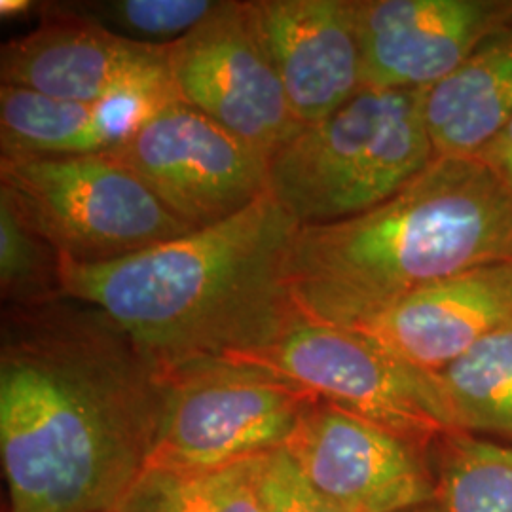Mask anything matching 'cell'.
Returning a JSON list of instances; mask_svg holds the SVG:
<instances>
[{"instance_id": "d4e9b609", "label": "cell", "mask_w": 512, "mask_h": 512, "mask_svg": "<svg viewBox=\"0 0 512 512\" xmlns=\"http://www.w3.org/2000/svg\"><path fill=\"white\" fill-rule=\"evenodd\" d=\"M406 512H442L440 511L439 505L437 503H431V505H425V507H418V509H412V511Z\"/></svg>"}, {"instance_id": "7a4b0ae2", "label": "cell", "mask_w": 512, "mask_h": 512, "mask_svg": "<svg viewBox=\"0 0 512 512\" xmlns=\"http://www.w3.org/2000/svg\"><path fill=\"white\" fill-rule=\"evenodd\" d=\"M298 228L266 192L230 219L135 255L61 258L63 294L105 311L162 378L226 361L306 321L289 283Z\"/></svg>"}, {"instance_id": "8fae6325", "label": "cell", "mask_w": 512, "mask_h": 512, "mask_svg": "<svg viewBox=\"0 0 512 512\" xmlns=\"http://www.w3.org/2000/svg\"><path fill=\"white\" fill-rule=\"evenodd\" d=\"M285 448L344 511L406 512L437 503L431 448L321 399Z\"/></svg>"}, {"instance_id": "277c9868", "label": "cell", "mask_w": 512, "mask_h": 512, "mask_svg": "<svg viewBox=\"0 0 512 512\" xmlns=\"http://www.w3.org/2000/svg\"><path fill=\"white\" fill-rule=\"evenodd\" d=\"M423 93L363 88L275 152L268 192L300 226L351 219L389 200L437 158Z\"/></svg>"}, {"instance_id": "4fadbf2b", "label": "cell", "mask_w": 512, "mask_h": 512, "mask_svg": "<svg viewBox=\"0 0 512 512\" xmlns=\"http://www.w3.org/2000/svg\"><path fill=\"white\" fill-rule=\"evenodd\" d=\"M251 10L304 128L327 120L363 90L355 0H253Z\"/></svg>"}, {"instance_id": "ba28073f", "label": "cell", "mask_w": 512, "mask_h": 512, "mask_svg": "<svg viewBox=\"0 0 512 512\" xmlns=\"http://www.w3.org/2000/svg\"><path fill=\"white\" fill-rule=\"evenodd\" d=\"M169 71L179 101L268 160L304 128L289 107L251 2H219L196 29L169 42Z\"/></svg>"}, {"instance_id": "7402d4cb", "label": "cell", "mask_w": 512, "mask_h": 512, "mask_svg": "<svg viewBox=\"0 0 512 512\" xmlns=\"http://www.w3.org/2000/svg\"><path fill=\"white\" fill-rule=\"evenodd\" d=\"M258 497L262 512H348L313 486L287 448L260 459Z\"/></svg>"}, {"instance_id": "30bf717a", "label": "cell", "mask_w": 512, "mask_h": 512, "mask_svg": "<svg viewBox=\"0 0 512 512\" xmlns=\"http://www.w3.org/2000/svg\"><path fill=\"white\" fill-rule=\"evenodd\" d=\"M2 86L61 101L177 97L169 44L114 33L78 8H48L37 29L2 44Z\"/></svg>"}, {"instance_id": "9a60e30c", "label": "cell", "mask_w": 512, "mask_h": 512, "mask_svg": "<svg viewBox=\"0 0 512 512\" xmlns=\"http://www.w3.org/2000/svg\"><path fill=\"white\" fill-rule=\"evenodd\" d=\"M173 101L135 95L82 103L0 86L2 156L109 154Z\"/></svg>"}, {"instance_id": "6da1fadb", "label": "cell", "mask_w": 512, "mask_h": 512, "mask_svg": "<svg viewBox=\"0 0 512 512\" xmlns=\"http://www.w3.org/2000/svg\"><path fill=\"white\" fill-rule=\"evenodd\" d=\"M164 378L105 311L76 298L4 306L6 512H112L145 471Z\"/></svg>"}, {"instance_id": "52a82bcc", "label": "cell", "mask_w": 512, "mask_h": 512, "mask_svg": "<svg viewBox=\"0 0 512 512\" xmlns=\"http://www.w3.org/2000/svg\"><path fill=\"white\" fill-rule=\"evenodd\" d=\"M226 361L272 370L317 399L427 448L459 431L437 374L406 363L359 330L306 319L274 346Z\"/></svg>"}, {"instance_id": "e0dca14e", "label": "cell", "mask_w": 512, "mask_h": 512, "mask_svg": "<svg viewBox=\"0 0 512 512\" xmlns=\"http://www.w3.org/2000/svg\"><path fill=\"white\" fill-rule=\"evenodd\" d=\"M459 431L512 439V323L437 374Z\"/></svg>"}, {"instance_id": "5bb4252c", "label": "cell", "mask_w": 512, "mask_h": 512, "mask_svg": "<svg viewBox=\"0 0 512 512\" xmlns=\"http://www.w3.org/2000/svg\"><path fill=\"white\" fill-rule=\"evenodd\" d=\"M509 323L512 260H505L429 285L357 330L406 363L439 374Z\"/></svg>"}, {"instance_id": "5b68a950", "label": "cell", "mask_w": 512, "mask_h": 512, "mask_svg": "<svg viewBox=\"0 0 512 512\" xmlns=\"http://www.w3.org/2000/svg\"><path fill=\"white\" fill-rule=\"evenodd\" d=\"M0 200L63 260L97 264L194 232L114 154L2 156Z\"/></svg>"}, {"instance_id": "cb8c5ba5", "label": "cell", "mask_w": 512, "mask_h": 512, "mask_svg": "<svg viewBox=\"0 0 512 512\" xmlns=\"http://www.w3.org/2000/svg\"><path fill=\"white\" fill-rule=\"evenodd\" d=\"M35 2L29 0H2L0 2V14L2 18H18L27 12H31Z\"/></svg>"}, {"instance_id": "3957f363", "label": "cell", "mask_w": 512, "mask_h": 512, "mask_svg": "<svg viewBox=\"0 0 512 512\" xmlns=\"http://www.w3.org/2000/svg\"><path fill=\"white\" fill-rule=\"evenodd\" d=\"M505 260L511 190L476 158L437 156L365 213L300 226L289 283L308 321L357 330L429 285Z\"/></svg>"}, {"instance_id": "44dd1931", "label": "cell", "mask_w": 512, "mask_h": 512, "mask_svg": "<svg viewBox=\"0 0 512 512\" xmlns=\"http://www.w3.org/2000/svg\"><path fill=\"white\" fill-rule=\"evenodd\" d=\"M219 2L209 0H116L84 4L86 16L129 31L135 40L169 44L196 29Z\"/></svg>"}, {"instance_id": "603a6c76", "label": "cell", "mask_w": 512, "mask_h": 512, "mask_svg": "<svg viewBox=\"0 0 512 512\" xmlns=\"http://www.w3.org/2000/svg\"><path fill=\"white\" fill-rule=\"evenodd\" d=\"M512 192V118L475 156Z\"/></svg>"}, {"instance_id": "2e32d148", "label": "cell", "mask_w": 512, "mask_h": 512, "mask_svg": "<svg viewBox=\"0 0 512 512\" xmlns=\"http://www.w3.org/2000/svg\"><path fill=\"white\" fill-rule=\"evenodd\" d=\"M437 156L475 158L512 118V23L423 93Z\"/></svg>"}, {"instance_id": "d6986e66", "label": "cell", "mask_w": 512, "mask_h": 512, "mask_svg": "<svg viewBox=\"0 0 512 512\" xmlns=\"http://www.w3.org/2000/svg\"><path fill=\"white\" fill-rule=\"evenodd\" d=\"M442 512H512V444L465 431L442 435L431 448Z\"/></svg>"}, {"instance_id": "7c38bea8", "label": "cell", "mask_w": 512, "mask_h": 512, "mask_svg": "<svg viewBox=\"0 0 512 512\" xmlns=\"http://www.w3.org/2000/svg\"><path fill=\"white\" fill-rule=\"evenodd\" d=\"M363 88L427 90L512 23V0H355Z\"/></svg>"}, {"instance_id": "9c48e42d", "label": "cell", "mask_w": 512, "mask_h": 512, "mask_svg": "<svg viewBox=\"0 0 512 512\" xmlns=\"http://www.w3.org/2000/svg\"><path fill=\"white\" fill-rule=\"evenodd\" d=\"M110 154L192 230L230 219L268 192L270 160L183 101L169 103Z\"/></svg>"}, {"instance_id": "ac0fdd59", "label": "cell", "mask_w": 512, "mask_h": 512, "mask_svg": "<svg viewBox=\"0 0 512 512\" xmlns=\"http://www.w3.org/2000/svg\"><path fill=\"white\" fill-rule=\"evenodd\" d=\"M260 459L207 469L148 467L112 512H262Z\"/></svg>"}, {"instance_id": "ffe728a7", "label": "cell", "mask_w": 512, "mask_h": 512, "mask_svg": "<svg viewBox=\"0 0 512 512\" xmlns=\"http://www.w3.org/2000/svg\"><path fill=\"white\" fill-rule=\"evenodd\" d=\"M0 289L4 306H38L65 298L61 256L0 200Z\"/></svg>"}, {"instance_id": "8992f818", "label": "cell", "mask_w": 512, "mask_h": 512, "mask_svg": "<svg viewBox=\"0 0 512 512\" xmlns=\"http://www.w3.org/2000/svg\"><path fill=\"white\" fill-rule=\"evenodd\" d=\"M165 406L148 458L154 469H207L285 448L319 399L272 370L236 361L164 378Z\"/></svg>"}]
</instances>
